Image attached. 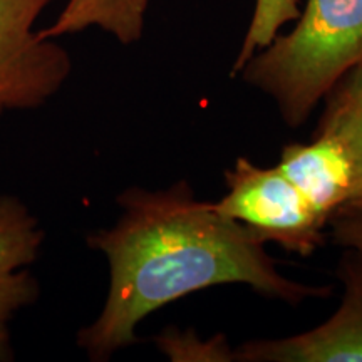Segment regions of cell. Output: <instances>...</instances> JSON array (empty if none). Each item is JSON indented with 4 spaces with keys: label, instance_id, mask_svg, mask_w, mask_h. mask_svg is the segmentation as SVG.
<instances>
[{
    "label": "cell",
    "instance_id": "1",
    "mask_svg": "<svg viewBox=\"0 0 362 362\" xmlns=\"http://www.w3.org/2000/svg\"><path fill=\"white\" fill-rule=\"evenodd\" d=\"M117 205L116 223L86 237L110 267L103 309L76 339L90 361L111 359L139 341L136 329L148 315L215 285L247 284L291 305L330 296V287L284 277L264 240L215 203L197 200L188 181L155 192L131 187Z\"/></svg>",
    "mask_w": 362,
    "mask_h": 362
},
{
    "label": "cell",
    "instance_id": "5",
    "mask_svg": "<svg viewBox=\"0 0 362 362\" xmlns=\"http://www.w3.org/2000/svg\"><path fill=\"white\" fill-rule=\"evenodd\" d=\"M342 304L327 322L297 336L250 341L233 352L243 362H362V250L346 248L337 269Z\"/></svg>",
    "mask_w": 362,
    "mask_h": 362
},
{
    "label": "cell",
    "instance_id": "10",
    "mask_svg": "<svg viewBox=\"0 0 362 362\" xmlns=\"http://www.w3.org/2000/svg\"><path fill=\"white\" fill-rule=\"evenodd\" d=\"M300 11L297 7V0H257L255 16L248 30V35L243 44L242 52L233 67V74H237L243 66L250 61L257 49H265L277 37L279 27L284 22L298 19Z\"/></svg>",
    "mask_w": 362,
    "mask_h": 362
},
{
    "label": "cell",
    "instance_id": "8",
    "mask_svg": "<svg viewBox=\"0 0 362 362\" xmlns=\"http://www.w3.org/2000/svg\"><path fill=\"white\" fill-rule=\"evenodd\" d=\"M148 6L149 0H67L57 19L40 34L59 39L98 27L119 44L131 45L141 39Z\"/></svg>",
    "mask_w": 362,
    "mask_h": 362
},
{
    "label": "cell",
    "instance_id": "4",
    "mask_svg": "<svg viewBox=\"0 0 362 362\" xmlns=\"http://www.w3.org/2000/svg\"><path fill=\"white\" fill-rule=\"evenodd\" d=\"M51 2L0 0V119L39 110L69 79V52L35 29Z\"/></svg>",
    "mask_w": 362,
    "mask_h": 362
},
{
    "label": "cell",
    "instance_id": "7",
    "mask_svg": "<svg viewBox=\"0 0 362 362\" xmlns=\"http://www.w3.org/2000/svg\"><path fill=\"white\" fill-rule=\"evenodd\" d=\"M277 168L327 223L351 200L356 178L354 161L337 136L315 131L310 143L287 144Z\"/></svg>",
    "mask_w": 362,
    "mask_h": 362
},
{
    "label": "cell",
    "instance_id": "3",
    "mask_svg": "<svg viewBox=\"0 0 362 362\" xmlns=\"http://www.w3.org/2000/svg\"><path fill=\"white\" fill-rule=\"evenodd\" d=\"M225 181L228 192L215 208L265 243L275 242L302 257L312 255L324 243L327 220L277 166L264 168L238 158Z\"/></svg>",
    "mask_w": 362,
    "mask_h": 362
},
{
    "label": "cell",
    "instance_id": "9",
    "mask_svg": "<svg viewBox=\"0 0 362 362\" xmlns=\"http://www.w3.org/2000/svg\"><path fill=\"white\" fill-rule=\"evenodd\" d=\"M322 101L325 107L315 131L337 136L354 161V188L344 208L362 206V61L344 72Z\"/></svg>",
    "mask_w": 362,
    "mask_h": 362
},
{
    "label": "cell",
    "instance_id": "2",
    "mask_svg": "<svg viewBox=\"0 0 362 362\" xmlns=\"http://www.w3.org/2000/svg\"><path fill=\"white\" fill-rule=\"evenodd\" d=\"M362 61V0H307L296 29L240 69L277 103L291 128L309 119L346 71Z\"/></svg>",
    "mask_w": 362,
    "mask_h": 362
},
{
    "label": "cell",
    "instance_id": "6",
    "mask_svg": "<svg viewBox=\"0 0 362 362\" xmlns=\"http://www.w3.org/2000/svg\"><path fill=\"white\" fill-rule=\"evenodd\" d=\"M44 242L45 230L27 203L17 194L0 193V362L16 357L13 320L40 296L33 267Z\"/></svg>",
    "mask_w": 362,
    "mask_h": 362
},
{
    "label": "cell",
    "instance_id": "11",
    "mask_svg": "<svg viewBox=\"0 0 362 362\" xmlns=\"http://www.w3.org/2000/svg\"><path fill=\"white\" fill-rule=\"evenodd\" d=\"M327 232L336 245L362 250V206L339 210L329 220Z\"/></svg>",
    "mask_w": 362,
    "mask_h": 362
}]
</instances>
